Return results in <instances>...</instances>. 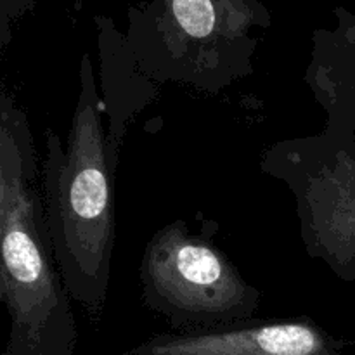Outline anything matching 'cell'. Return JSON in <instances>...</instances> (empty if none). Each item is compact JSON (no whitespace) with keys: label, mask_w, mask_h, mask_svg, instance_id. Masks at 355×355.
Here are the masks:
<instances>
[{"label":"cell","mask_w":355,"mask_h":355,"mask_svg":"<svg viewBox=\"0 0 355 355\" xmlns=\"http://www.w3.org/2000/svg\"><path fill=\"white\" fill-rule=\"evenodd\" d=\"M266 24L245 0H163L135 21L128 45L141 71L159 85L217 96L252 75V28Z\"/></svg>","instance_id":"3"},{"label":"cell","mask_w":355,"mask_h":355,"mask_svg":"<svg viewBox=\"0 0 355 355\" xmlns=\"http://www.w3.org/2000/svg\"><path fill=\"white\" fill-rule=\"evenodd\" d=\"M104 113L92 62L83 55L66 146L58 132L45 130L42 186L59 272L73 300L94 318L106 304L116 241L118 155L107 141Z\"/></svg>","instance_id":"2"},{"label":"cell","mask_w":355,"mask_h":355,"mask_svg":"<svg viewBox=\"0 0 355 355\" xmlns=\"http://www.w3.org/2000/svg\"><path fill=\"white\" fill-rule=\"evenodd\" d=\"M326 113V127L355 135V19L343 17L335 31H318L304 75Z\"/></svg>","instance_id":"7"},{"label":"cell","mask_w":355,"mask_h":355,"mask_svg":"<svg viewBox=\"0 0 355 355\" xmlns=\"http://www.w3.org/2000/svg\"><path fill=\"white\" fill-rule=\"evenodd\" d=\"M207 229L208 220L203 232L173 220L149 238L142 253V305L163 315L173 331L250 319L262 302V291L245 279Z\"/></svg>","instance_id":"4"},{"label":"cell","mask_w":355,"mask_h":355,"mask_svg":"<svg viewBox=\"0 0 355 355\" xmlns=\"http://www.w3.org/2000/svg\"><path fill=\"white\" fill-rule=\"evenodd\" d=\"M101 87L110 116L107 141L114 155H120L128 123L158 97L159 83L141 71L130 45L125 42L110 44L107 49L101 45Z\"/></svg>","instance_id":"8"},{"label":"cell","mask_w":355,"mask_h":355,"mask_svg":"<svg viewBox=\"0 0 355 355\" xmlns=\"http://www.w3.org/2000/svg\"><path fill=\"white\" fill-rule=\"evenodd\" d=\"M260 170L293 194L307 255L354 281L355 135L324 127L321 134L277 141L262 153Z\"/></svg>","instance_id":"5"},{"label":"cell","mask_w":355,"mask_h":355,"mask_svg":"<svg viewBox=\"0 0 355 355\" xmlns=\"http://www.w3.org/2000/svg\"><path fill=\"white\" fill-rule=\"evenodd\" d=\"M347 343L311 315L243 319L149 336L127 355H343Z\"/></svg>","instance_id":"6"},{"label":"cell","mask_w":355,"mask_h":355,"mask_svg":"<svg viewBox=\"0 0 355 355\" xmlns=\"http://www.w3.org/2000/svg\"><path fill=\"white\" fill-rule=\"evenodd\" d=\"M26 113L0 96V300L10 319L0 355H75L71 295L54 259Z\"/></svg>","instance_id":"1"}]
</instances>
